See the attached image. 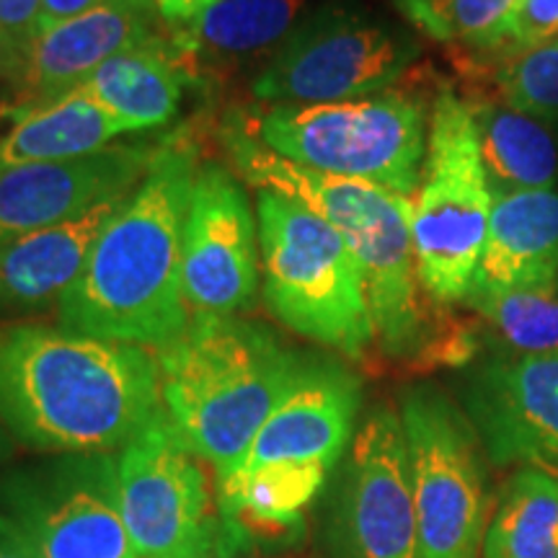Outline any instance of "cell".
Listing matches in <instances>:
<instances>
[{
  "mask_svg": "<svg viewBox=\"0 0 558 558\" xmlns=\"http://www.w3.org/2000/svg\"><path fill=\"white\" fill-rule=\"evenodd\" d=\"M197 143L181 128L101 230L86 267L58 303L60 329L104 341L166 349L190 326L181 248Z\"/></svg>",
  "mask_w": 558,
  "mask_h": 558,
  "instance_id": "obj_1",
  "label": "cell"
},
{
  "mask_svg": "<svg viewBox=\"0 0 558 558\" xmlns=\"http://www.w3.org/2000/svg\"><path fill=\"white\" fill-rule=\"evenodd\" d=\"M160 409L158 360L145 347L50 326H0V422L26 448L122 450Z\"/></svg>",
  "mask_w": 558,
  "mask_h": 558,
  "instance_id": "obj_2",
  "label": "cell"
},
{
  "mask_svg": "<svg viewBox=\"0 0 558 558\" xmlns=\"http://www.w3.org/2000/svg\"><path fill=\"white\" fill-rule=\"evenodd\" d=\"M230 160L256 190H271L324 218L357 256L367 282L375 339L388 357H422L432 341L418 300L411 215L414 199L367 181L313 171L264 148L246 111H230L220 130Z\"/></svg>",
  "mask_w": 558,
  "mask_h": 558,
  "instance_id": "obj_3",
  "label": "cell"
},
{
  "mask_svg": "<svg viewBox=\"0 0 558 558\" xmlns=\"http://www.w3.org/2000/svg\"><path fill=\"white\" fill-rule=\"evenodd\" d=\"M156 360L166 416L181 442L222 478L284 396L300 354L254 320L192 316Z\"/></svg>",
  "mask_w": 558,
  "mask_h": 558,
  "instance_id": "obj_4",
  "label": "cell"
},
{
  "mask_svg": "<svg viewBox=\"0 0 558 558\" xmlns=\"http://www.w3.org/2000/svg\"><path fill=\"white\" fill-rule=\"evenodd\" d=\"M264 298L279 324L360 360L375 324L357 256L324 218L284 194H256Z\"/></svg>",
  "mask_w": 558,
  "mask_h": 558,
  "instance_id": "obj_5",
  "label": "cell"
},
{
  "mask_svg": "<svg viewBox=\"0 0 558 558\" xmlns=\"http://www.w3.org/2000/svg\"><path fill=\"white\" fill-rule=\"evenodd\" d=\"M264 148L331 177L414 199L427 156L422 104L378 94L337 104H277L248 117Z\"/></svg>",
  "mask_w": 558,
  "mask_h": 558,
  "instance_id": "obj_6",
  "label": "cell"
},
{
  "mask_svg": "<svg viewBox=\"0 0 558 558\" xmlns=\"http://www.w3.org/2000/svg\"><path fill=\"white\" fill-rule=\"evenodd\" d=\"M492 190L469 101L442 88L432 107L427 156L414 194L416 277L437 303L469 298L484 254Z\"/></svg>",
  "mask_w": 558,
  "mask_h": 558,
  "instance_id": "obj_7",
  "label": "cell"
},
{
  "mask_svg": "<svg viewBox=\"0 0 558 558\" xmlns=\"http://www.w3.org/2000/svg\"><path fill=\"white\" fill-rule=\"evenodd\" d=\"M418 558H481L488 520L481 439L465 411L437 386L401 393Z\"/></svg>",
  "mask_w": 558,
  "mask_h": 558,
  "instance_id": "obj_8",
  "label": "cell"
},
{
  "mask_svg": "<svg viewBox=\"0 0 558 558\" xmlns=\"http://www.w3.org/2000/svg\"><path fill=\"white\" fill-rule=\"evenodd\" d=\"M407 32L347 3L298 21L256 75L262 104H337L386 94L416 60Z\"/></svg>",
  "mask_w": 558,
  "mask_h": 558,
  "instance_id": "obj_9",
  "label": "cell"
},
{
  "mask_svg": "<svg viewBox=\"0 0 558 558\" xmlns=\"http://www.w3.org/2000/svg\"><path fill=\"white\" fill-rule=\"evenodd\" d=\"M120 505L137 558H228V533L213 507L199 458L160 409L117 458Z\"/></svg>",
  "mask_w": 558,
  "mask_h": 558,
  "instance_id": "obj_10",
  "label": "cell"
},
{
  "mask_svg": "<svg viewBox=\"0 0 558 558\" xmlns=\"http://www.w3.org/2000/svg\"><path fill=\"white\" fill-rule=\"evenodd\" d=\"M0 514L37 558H137L109 452L54 456L13 471L0 484Z\"/></svg>",
  "mask_w": 558,
  "mask_h": 558,
  "instance_id": "obj_11",
  "label": "cell"
},
{
  "mask_svg": "<svg viewBox=\"0 0 558 558\" xmlns=\"http://www.w3.org/2000/svg\"><path fill=\"white\" fill-rule=\"evenodd\" d=\"M326 541L333 558H418L399 411L378 407L354 435L333 492Z\"/></svg>",
  "mask_w": 558,
  "mask_h": 558,
  "instance_id": "obj_12",
  "label": "cell"
},
{
  "mask_svg": "<svg viewBox=\"0 0 558 558\" xmlns=\"http://www.w3.org/2000/svg\"><path fill=\"white\" fill-rule=\"evenodd\" d=\"M460 401L492 463L558 481V352H499L460 380Z\"/></svg>",
  "mask_w": 558,
  "mask_h": 558,
  "instance_id": "obj_13",
  "label": "cell"
},
{
  "mask_svg": "<svg viewBox=\"0 0 558 558\" xmlns=\"http://www.w3.org/2000/svg\"><path fill=\"white\" fill-rule=\"evenodd\" d=\"M192 316H233L259 288V228L243 186L222 166L197 171L181 248Z\"/></svg>",
  "mask_w": 558,
  "mask_h": 558,
  "instance_id": "obj_14",
  "label": "cell"
},
{
  "mask_svg": "<svg viewBox=\"0 0 558 558\" xmlns=\"http://www.w3.org/2000/svg\"><path fill=\"white\" fill-rule=\"evenodd\" d=\"M362 403L357 375L337 360L300 357L284 396L262 424L246 456L228 476L235 481L271 463H324L333 469L349 448Z\"/></svg>",
  "mask_w": 558,
  "mask_h": 558,
  "instance_id": "obj_15",
  "label": "cell"
},
{
  "mask_svg": "<svg viewBox=\"0 0 558 558\" xmlns=\"http://www.w3.org/2000/svg\"><path fill=\"white\" fill-rule=\"evenodd\" d=\"M158 145H111L65 163L0 166V248L99 202L130 194L148 171Z\"/></svg>",
  "mask_w": 558,
  "mask_h": 558,
  "instance_id": "obj_16",
  "label": "cell"
},
{
  "mask_svg": "<svg viewBox=\"0 0 558 558\" xmlns=\"http://www.w3.org/2000/svg\"><path fill=\"white\" fill-rule=\"evenodd\" d=\"M158 21L148 0H104L81 16L39 32L21 81L24 104L19 114L62 99L114 54L158 37Z\"/></svg>",
  "mask_w": 558,
  "mask_h": 558,
  "instance_id": "obj_17",
  "label": "cell"
},
{
  "mask_svg": "<svg viewBox=\"0 0 558 558\" xmlns=\"http://www.w3.org/2000/svg\"><path fill=\"white\" fill-rule=\"evenodd\" d=\"M473 288H558V190H492V215Z\"/></svg>",
  "mask_w": 558,
  "mask_h": 558,
  "instance_id": "obj_18",
  "label": "cell"
},
{
  "mask_svg": "<svg viewBox=\"0 0 558 558\" xmlns=\"http://www.w3.org/2000/svg\"><path fill=\"white\" fill-rule=\"evenodd\" d=\"M124 199L128 194L99 202L65 222L5 243L0 248V313H32L60 303Z\"/></svg>",
  "mask_w": 558,
  "mask_h": 558,
  "instance_id": "obj_19",
  "label": "cell"
},
{
  "mask_svg": "<svg viewBox=\"0 0 558 558\" xmlns=\"http://www.w3.org/2000/svg\"><path fill=\"white\" fill-rule=\"evenodd\" d=\"M173 41L153 37L104 62L81 83L94 101H99L128 132L156 130L177 117L184 96V70Z\"/></svg>",
  "mask_w": 558,
  "mask_h": 558,
  "instance_id": "obj_20",
  "label": "cell"
},
{
  "mask_svg": "<svg viewBox=\"0 0 558 558\" xmlns=\"http://www.w3.org/2000/svg\"><path fill=\"white\" fill-rule=\"evenodd\" d=\"M128 128L86 90L73 88L62 99L24 111L0 140V166L65 163L111 148Z\"/></svg>",
  "mask_w": 558,
  "mask_h": 558,
  "instance_id": "obj_21",
  "label": "cell"
},
{
  "mask_svg": "<svg viewBox=\"0 0 558 558\" xmlns=\"http://www.w3.org/2000/svg\"><path fill=\"white\" fill-rule=\"evenodd\" d=\"M488 190H556L558 135L546 120L505 101L469 104Z\"/></svg>",
  "mask_w": 558,
  "mask_h": 558,
  "instance_id": "obj_22",
  "label": "cell"
},
{
  "mask_svg": "<svg viewBox=\"0 0 558 558\" xmlns=\"http://www.w3.org/2000/svg\"><path fill=\"white\" fill-rule=\"evenodd\" d=\"M481 558H558V481L520 469L499 488Z\"/></svg>",
  "mask_w": 558,
  "mask_h": 558,
  "instance_id": "obj_23",
  "label": "cell"
},
{
  "mask_svg": "<svg viewBox=\"0 0 558 558\" xmlns=\"http://www.w3.org/2000/svg\"><path fill=\"white\" fill-rule=\"evenodd\" d=\"M305 0H218L179 32L186 54L243 58L279 45L295 29Z\"/></svg>",
  "mask_w": 558,
  "mask_h": 558,
  "instance_id": "obj_24",
  "label": "cell"
},
{
  "mask_svg": "<svg viewBox=\"0 0 558 558\" xmlns=\"http://www.w3.org/2000/svg\"><path fill=\"white\" fill-rule=\"evenodd\" d=\"M507 352L550 354L558 352V288L556 290H481L465 298Z\"/></svg>",
  "mask_w": 558,
  "mask_h": 558,
  "instance_id": "obj_25",
  "label": "cell"
},
{
  "mask_svg": "<svg viewBox=\"0 0 558 558\" xmlns=\"http://www.w3.org/2000/svg\"><path fill=\"white\" fill-rule=\"evenodd\" d=\"M418 32L439 41H463L499 50L507 19L518 0H396Z\"/></svg>",
  "mask_w": 558,
  "mask_h": 558,
  "instance_id": "obj_26",
  "label": "cell"
},
{
  "mask_svg": "<svg viewBox=\"0 0 558 558\" xmlns=\"http://www.w3.org/2000/svg\"><path fill=\"white\" fill-rule=\"evenodd\" d=\"M494 83L499 99L512 109L546 122L558 120V37L507 54Z\"/></svg>",
  "mask_w": 558,
  "mask_h": 558,
  "instance_id": "obj_27",
  "label": "cell"
},
{
  "mask_svg": "<svg viewBox=\"0 0 558 558\" xmlns=\"http://www.w3.org/2000/svg\"><path fill=\"white\" fill-rule=\"evenodd\" d=\"M558 37V0H518L509 13L499 50L514 54Z\"/></svg>",
  "mask_w": 558,
  "mask_h": 558,
  "instance_id": "obj_28",
  "label": "cell"
},
{
  "mask_svg": "<svg viewBox=\"0 0 558 558\" xmlns=\"http://www.w3.org/2000/svg\"><path fill=\"white\" fill-rule=\"evenodd\" d=\"M41 0H0V29L29 52L37 37Z\"/></svg>",
  "mask_w": 558,
  "mask_h": 558,
  "instance_id": "obj_29",
  "label": "cell"
},
{
  "mask_svg": "<svg viewBox=\"0 0 558 558\" xmlns=\"http://www.w3.org/2000/svg\"><path fill=\"white\" fill-rule=\"evenodd\" d=\"M153 11L158 13L160 21L173 26H186L192 24L199 13H205L209 5L218 3V0H148Z\"/></svg>",
  "mask_w": 558,
  "mask_h": 558,
  "instance_id": "obj_30",
  "label": "cell"
},
{
  "mask_svg": "<svg viewBox=\"0 0 558 558\" xmlns=\"http://www.w3.org/2000/svg\"><path fill=\"white\" fill-rule=\"evenodd\" d=\"M99 3H104V0H41L37 34L50 29L54 24H62V21L81 16V13L90 11Z\"/></svg>",
  "mask_w": 558,
  "mask_h": 558,
  "instance_id": "obj_31",
  "label": "cell"
},
{
  "mask_svg": "<svg viewBox=\"0 0 558 558\" xmlns=\"http://www.w3.org/2000/svg\"><path fill=\"white\" fill-rule=\"evenodd\" d=\"M29 52L0 29V81H24Z\"/></svg>",
  "mask_w": 558,
  "mask_h": 558,
  "instance_id": "obj_32",
  "label": "cell"
},
{
  "mask_svg": "<svg viewBox=\"0 0 558 558\" xmlns=\"http://www.w3.org/2000/svg\"><path fill=\"white\" fill-rule=\"evenodd\" d=\"M0 558H37L29 543L21 538L3 514H0Z\"/></svg>",
  "mask_w": 558,
  "mask_h": 558,
  "instance_id": "obj_33",
  "label": "cell"
},
{
  "mask_svg": "<svg viewBox=\"0 0 558 558\" xmlns=\"http://www.w3.org/2000/svg\"><path fill=\"white\" fill-rule=\"evenodd\" d=\"M13 448H16V439H13L11 432L3 427V422H0V469L11 460Z\"/></svg>",
  "mask_w": 558,
  "mask_h": 558,
  "instance_id": "obj_34",
  "label": "cell"
}]
</instances>
